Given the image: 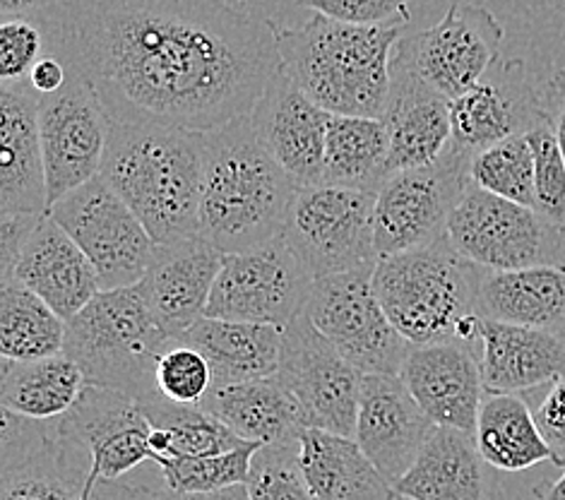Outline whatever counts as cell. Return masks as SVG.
I'll return each instance as SVG.
<instances>
[{
	"label": "cell",
	"instance_id": "4",
	"mask_svg": "<svg viewBox=\"0 0 565 500\" xmlns=\"http://www.w3.org/2000/svg\"><path fill=\"white\" fill-rule=\"evenodd\" d=\"M402 26L347 24L313 12L299 26H277L285 75L320 109L338 116L383 118L390 65Z\"/></svg>",
	"mask_w": 565,
	"mask_h": 500
},
{
	"label": "cell",
	"instance_id": "1",
	"mask_svg": "<svg viewBox=\"0 0 565 500\" xmlns=\"http://www.w3.org/2000/svg\"><path fill=\"white\" fill-rule=\"evenodd\" d=\"M34 22L126 124L207 132L248 116L285 73L275 22L228 0H61Z\"/></svg>",
	"mask_w": 565,
	"mask_h": 500
},
{
	"label": "cell",
	"instance_id": "43",
	"mask_svg": "<svg viewBox=\"0 0 565 500\" xmlns=\"http://www.w3.org/2000/svg\"><path fill=\"white\" fill-rule=\"evenodd\" d=\"M414 0H301L320 15L361 26H402L412 20Z\"/></svg>",
	"mask_w": 565,
	"mask_h": 500
},
{
	"label": "cell",
	"instance_id": "20",
	"mask_svg": "<svg viewBox=\"0 0 565 500\" xmlns=\"http://www.w3.org/2000/svg\"><path fill=\"white\" fill-rule=\"evenodd\" d=\"M399 377L438 426L477 434L487 397L479 347L467 342L412 344Z\"/></svg>",
	"mask_w": 565,
	"mask_h": 500
},
{
	"label": "cell",
	"instance_id": "14",
	"mask_svg": "<svg viewBox=\"0 0 565 500\" xmlns=\"http://www.w3.org/2000/svg\"><path fill=\"white\" fill-rule=\"evenodd\" d=\"M277 377L299 402L308 428L354 438L363 373L313 326L306 310L281 328Z\"/></svg>",
	"mask_w": 565,
	"mask_h": 500
},
{
	"label": "cell",
	"instance_id": "49",
	"mask_svg": "<svg viewBox=\"0 0 565 500\" xmlns=\"http://www.w3.org/2000/svg\"><path fill=\"white\" fill-rule=\"evenodd\" d=\"M164 493V500H250L246 483L232 486V489H222V491H212V493H177L169 489H161Z\"/></svg>",
	"mask_w": 565,
	"mask_h": 500
},
{
	"label": "cell",
	"instance_id": "15",
	"mask_svg": "<svg viewBox=\"0 0 565 500\" xmlns=\"http://www.w3.org/2000/svg\"><path fill=\"white\" fill-rule=\"evenodd\" d=\"M39 128L51 210L102 173L111 116L85 79L71 73L58 92L39 97Z\"/></svg>",
	"mask_w": 565,
	"mask_h": 500
},
{
	"label": "cell",
	"instance_id": "26",
	"mask_svg": "<svg viewBox=\"0 0 565 500\" xmlns=\"http://www.w3.org/2000/svg\"><path fill=\"white\" fill-rule=\"evenodd\" d=\"M481 375L487 392L518 395L565 377V332L481 320Z\"/></svg>",
	"mask_w": 565,
	"mask_h": 500
},
{
	"label": "cell",
	"instance_id": "38",
	"mask_svg": "<svg viewBox=\"0 0 565 500\" xmlns=\"http://www.w3.org/2000/svg\"><path fill=\"white\" fill-rule=\"evenodd\" d=\"M263 443H246L236 450L205 457H173L157 462L164 489L177 493H212L246 483L250 462Z\"/></svg>",
	"mask_w": 565,
	"mask_h": 500
},
{
	"label": "cell",
	"instance_id": "35",
	"mask_svg": "<svg viewBox=\"0 0 565 500\" xmlns=\"http://www.w3.org/2000/svg\"><path fill=\"white\" fill-rule=\"evenodd\" d=\"M147 422L152 426L150 450L152 462H164L173 457H205L236 450L244 440L232 428L224 426L217 416L193 404H177L161 392L140 402Z\"/></svg>",
	"mask_w": 565,
	"mask_h": 500
},
{
	"label": "cell",
	"instance_id": "40",
	"mask_svg": "<svg viewBox=\"0 0 565 500\" xmlns=\"http://www.w3.org/2000/svg\"><path fill=\"white\" fill-rule=\"evenodd\" d=\"M527 140L534 152V210L565 226V157L551 114L544 124L527 132Z\"/></svg>",
	"mask_w": 565,
	"mask_h": 500
},
{
	"label": "cell",
	"instance_id": "29",
	"mask_svg": "<svg viewBox=\"0 0 565 500\" xmlns=\"http://www.w3.org/2000/svg\"><path fill=\"white\" fill-rule=\"evenodd\" d=\"M479 316L565 332V267L483 269Z\"/></svg>",
	"mask_w": 565,
	"mask_h": 500
},
{
	"label": "cell",
	"instance_id": "28",
	"mask_svg": "<svg viewBox=\"0 0 565 500\" xmlns=\"http://www.w3.org/2000/svg\"><path fill=\"white\" fill-rule=\"evenodd\" d=\"M299 462L316 500H395L397 493L354 438L303 428Z\"/></svg>",
	"mask_w": 565,
	"mask_h": 500
},
{
	"label": "cell",
	"instance_id": "6",
	"mask_svg": "<svg viewBox=\"0 0 565 500\" xmlns=\"http://www.w3.org/2000/svg\"><path fill=\"white\" fill-rule=\"evenodd\" d=\"M171 342L138 281L102 289L68 320L63 354L77 363L87 385L120 390L140 404L159 392L157 361Z\"/></svg>",
	"mask_w": 565,
	"mask_h": 500
},
{
	"label": "cell",
	"instance_id": "27",
	"mask_svg": "<svg viewBox=\"0 0 565 500\" xmlns=\"http://www.w3.org/2000/svg\"><path fill=\"white\" fill-rule=\"evenodd\" d=\"M200 407L250 443H294L308 428L299 402L277 375L212 385Z\"/></svg>",
	"mask_w": 565,
	"mask_h": 500
},
{
	"label": "cell",
	"instance_id": "24",
	"mask_svg": "<svg viewBox=\"0 0 565 500\" xmlns=\"http://www.w3.org/2000/svg\"><path fill=\"white\" fill-rule=\"evenodd\" d=\"M222 260L224 253L200 236L157 246L154 260L140 279V287L169 340H179L205 318Z\"/></svg>",
	"mask_w": 565,
	"mask_h": 500
},
{
	"label": "cell",
	"instance_id": "21",
	"mask_svg": "<svg viewBox=\"0 0 565 500\" xmlns=\"http://www.w3.org/2000/svg\"><path fill=\"white\" fill-rule=\"evenodd\" d=\"M383 120L390 132L387 175L434 164L452 142L450 102L416 73L399 46H395L390 65V97Z\"/></svg>",
	"mask_w": 565,
	"mask_h": 500
},
{
	"label": "cell",
	"instance_id": "18",
	"mask_svg": "<svg viewBox=\"0 0 565 500\" xmlns=\"http://www.w3.org/2000/svg\"><path fill=\"white\" fill-rule=\"evenodd\" d=\"M56 422L89 455L99 479L118 481L152 459V426L140 404L120 390L85 385L75 407Z\"/></svg>",
	"mask_w": 565,
	"mask_h": 500
},
{
	"label": "cell",
	"instance_id": "37",
	"mask_svg": "<svg viewBox=\"0 0 565 500\" xmlns=\"http://www.w3.org/2000/svg\"><path fill=\"white\" fill-rule=\"evenodd\" d=\"M469 179L491 195L534 208V152L527 135H513L477 152L469 164Z\"/></svg>",
	"mask_w": 565,
	"mask_h": 500
},
{
	"label": "cell",
	"instance_id": "33",
	"mask_svg": "<svg viewBox=\"0 0 565 500\" xmlns=\"http://www.w3.org/2000/svg\"><path fill=\"white\" fill-rule=\"evenodd\" d=\"M85 385L83 371L65 354L36 361L3 359L0 404L18 416L51 422L75 407Z\"/></svg>",
	"mask_w": 565,
	"mask_h": 500
},
{
	"label": "cell",
	"instance_id": "7",
	"mask_svg": "<svg viewBox=\"0 0 565 500\" xmlns=\"http://www.w3.org/2000/svg\"><path fill=\"white\" fill-rule=\"evenodd\" d=\"M446 236L455 251L483 269L565 267V226L469 183Z\"/></svg>",
	"mask_w": 565,
	"mask_h": 500
},
{
	"label": "cell",
	"instance_id": "17",
	"mask_svg": "<svg viewBox=\"0 0 565 500\" xmlns=\"http://www.w3.org/2000/svg\"><path fill=\"white\" fill-rule=\"evenodd\" d=\"M548 118L522 58H498L481 83L450 102L452 147L475 157L487 147L527 135Z\"/></svg>",
	"mask_w": 565,
	"mask_h": 500
},
{
	"label": "cell",
	"instance_id": "45",
	"mask_svg": "<svg viewBox=\"0 0 565 500\" xmlns=\"http://www.w3.org/2000/svg\"><path fill=\"white\" fill-rule=\"evenodd\" d=\"M534 416L546 443L554 448L563 467L565 465V377H561V381H556L548 387V392L540 402V407L534 409Z\"/></svg>",
	"mask_w": 565,
	"mask_h": 500
},
{
	"label": "cell",
	"instance_id": "19",
	"mask_svg": "<svg viewBox=\"0 0 565 500\" xmlns=\"http://www.w3.org/2000/svg\"><path fill=\"white\" fill-rule=\"evenodd\" d=\"M436 428L399 375H363L354 440L393 489Z\"/></svg>",
	"mask_w": 565,
	"mask_h": 500
},
{
	"label": "cell",
	"instance_id": "12",
	"mask_svg": "<svg viewBox=\"0 0 565 500\" xmlns=\"http://www.w3.org/2000/svg\"><path fill=\"white\" fill-rule=\"evenodd\" d=\"M472 157L448 147L422 169L390 173L375 193V251L379 258L426 246L446 236L448 220L465 195Z\"/></svg>",
	"mask_w": 565,
	"mask_h": 500
},
{
	"label": "cell",
	"instance_id": "2",
	"mask_svg": "<svg viewBox=\"0 0 565 500\" xmlns=\"http://www.w3.org/2000/svg\"><path fill=\"white\" fill-rule=\"evenodd\" d=\"M299 191L265 150L250 114L203 132L200 238L214 248L241 253L281 236Z\"/></svg>",
	"mask_w": 565,
	"mask_h": 500
},
{
	"label": "cell",
	"instance_id": "39",
	"mask_svg": "<svg viewBox=\"0 0 565 500\" xmlns=\"http://www.w3.org/2000/svg\"><path fill=\"white\" fill-rule=\"evenodd\" d=\"M250 500H316L299 462V440L263 445L246 479Z\"/></svg>",
	"mask_w": 565,
	"mask_h": 500
},
{
	"label": "cell",
	"instance_id": "30",
	"mask_svg": "<svg viewBox=\"0 0 565 500\" xmlns=\"http://www.w3.org/2000/svg\"><path fill=\"white\" fill-rule=\"evenodd\" d=\"M179 342L200 351L210 363L214 385L270 377L279 371L281 328L203 318L179 337Z\"/></svg>",
	"mask_w": 565,
	"mask_h": 500
},
{
	"label": "cell",
	"instance_id": "32",
	"mask_svg": "<svg viewBox=\"0 0 565 500\" xmlns=\"http://www.w3.org/2000/svg\"><path fill=\"white\" fill-rule=\"evenodd\" d=\"M475 440L483 462L501 471H522L542 462L561 467V459L546 443L530 404L518 395L487 392Z\"/></svg>",
	"mask_w": 565,
	"mask_h": 500
},
{
	"label": "cell",
	"instance_id": "47",
	"mask_svg": "<svg viewBox=\"0 0 565 500\" xmlns=\"http://www.w3.org/2000/svg\"><path fill=\"white\" fill-rule=\"evenodd\" d=\"M546 109L551 114V120H554V130L558 145L565 157V67L554 75V79L548 83L546 97H544Z\"/></svg>",
	"mask_w": 565,
	"mask_h": 500
},
{
	"label": "cell",
	"instance_id": "51",
	"mask_svg": "<svg viewBox=\"0 0 565 500\" xmlns=\"http://www.w3.org/2000/svg\"><path fill=\"white\" fill-rule=\"evenodd\" d=\"M558 8L563 10V15H565V0H558Z\"/></svg>",
	"mask_w": 565,
	"mask_h": 500
},
{
	"label": "cell",
	"instance_id": "36",
	"mask_svg": "<svg viewBox=\"0 0 565 500\" xmlns=\"http://www.w3.org/2000/svg\"><path fill=\"white\" fill-rule=\"evenodd\" d=\"M68 320L20 281L0 284V354L6 361H36L63 354Z\"/></svg>",
	"mask_w": 565,
	"mask_h": 500
},
{
	"label": "cell",
	"instance_id": "41",
	"mask_svg": "<svg viewBox=\"0 0 565 500\" xmlns=\"http://www.w3.org/2000/svg\"><path fill=\"white\" fill-rule=\"evenodd\" d=\"M154 381L161 395L177 404L200 407L214 385L207 359L179 340H173L157 361Z\"/></svg>",
	"mask_w": 565,
	"mask_h": 500
},
{
	"label": "cell",
	"instance_id": "10",
	"mask_svg": "<svg viewBox=\"0 0 565 500\" xmlns=\"http://www.w3.org/2000/svg\"><path fill=\"white\" fill-rule=\"evenodd\" d=\"M313 281L281 236L248 251L224 253L205 316L285 328L306 310Z\"/></svg>",
	"mask_w": 565,
	"mask_h": 500
},
{
	"label": "cell",
	"instance_id": "52",
	"mask_svg": "<svg viewBox=\"0 0 565 500\" xmlns=\"http://www.w3.org/2000/svg\"><path fill=\"white\" fill-rule=\"evenodd\" d=\"M236 3H248V0H236Z\"/></svg>",
	"mask_w": 565,
	"mask_h": 500
},
{
	"label": "cell",
	"instance_id": "9",
	"mask_svg": "<svg viewBox=\"0 0 565 500\" xmlns=\"http://www.w3.org/2000/svg\"><path fill=\"white\" fill-rule=\"evenodd\" d=\"M373 269L369 265L316 279L306 313L363 375H399L412 344L375 296Z\"/></svg>",
	"mask_w": 565,
	"mask_h": 500
},
{
	"label": "cell",
	"instance_id": "11",
	"mask_svg": "<svg viewBox=\"0 0 565 500\" xmlns=\"http://www.w3.org/2000/svg\"><path fill=\"white\" fill-rule=\"evenodd\" d=\"M49 214L87 255L102 289L132 287L154 260V238L102 175L58 200Z\"/></svg>",
	"mask_w": 565,
	"mask_h": 500
},
{
	"label": "cell",
	"instance_id": "25",
	"mask_svg": "<svg viewBox=\"0 0 565 500\" xmlns=\"http://www.w3.org/2000/svg\"><path fill=\"white\" fill-rule=\"evenodd\" d=\"M12 279L42 296L63 320H73L102 291L97 269L49 212L26 238Z\"/></svg>",
	"mask_w": 565,
	"mask_h": 500
},
{
	"label": "cell",
	"instance_id": "22",
	"mask_svg": "<svg viewBox=\"0 0 565 500\" xmlns=\"http://www.w3.org/2000/svg\"><path fill=\"white\" fill-rule=\"evenodd\" d=\"M265 150L299 188L322 183L330 114L320 109L281 73L250 111Z\"/></svg>",
	"mask_w": 565,
	"mask_h": 500
},
{
	"label": "cell",
	"instance_id": "23",
	"mask_svg": "<svg viewBox=\"0 0 565 500\" xmlns=\"http://www.w3.org/2000/svg\"><path fill=\"white\" fill-rule=\"evenodd\" d=\"M49 188L39 94L30 85L3 83L0 87V214H46Z\"/></svg>",
	"mask_w": 565,
	"mask_h": 500
},
{
	"label": "cell",
	"instance_id": "46",
	"mask_svg": "<svg viewBox=\"0 0 565 500\" xmlns=\"http://www.w3.org/2000/svg\"><path fill=\"white\" fill-rule=\"evenodd\" d=\"M68 77H71L68 65H65L58 56H53V53H44V56L39 58V63L32 67L30 85L34 87L39 97H44V94L58 92L65 83H68Z\"/></svg>",
	"mask_w": 565,
	"mask_h": 500
},
{
	"label": "cell",
	"instance_id": "31",
	"mask_svg": "<svg viewBox=\"0 0 565 500\" xmlns=\"http://www.w3.org/2000/svg\"><path fill=\"white\" fill-rule=\"evenodd\" d=\"M481 462L475 436L438 426L395 493L405 500H487Z\"/></svg>",
	"mask_w": 565,
	"mask_h": 500
},
{
	"label": "cell",
	"instance_id": "5",
	"mask_svg": "<svg viewBox=\"0 0 565 500\" xmlns=\"http://www.w3.org/2000/svg\"><path fill=\"white\" fill-rule=\"evenodd\" d=\"M483 267L455 251L448 236L381 258L373 289L409 344H481L479 284Z\"/></svg>",
	"mask_w": 565,
	"mask_h": 500
},
{
	"label": "cell",
	"instance_id": "3",
	"mask_svg": "<svg viewBox=\"0 0 565 500\" xmlns=\"http://www.w3.org/2000/svg\"><path fill=\"white\" fill-rule=\"evenodd\" d=\"M99 175L138 214L157 246L200 236L203 132L111 118Z\"/></svg>",
	"mask_w": 565,
	"mask_h": 500
},
{
	"label": "cell",
	"instance_id": "34",
	"mask_svg": "<svg viewBox=\"0 0 565 500\" xmlns=\"http://www.w3.org/2000/svg\"><path fill=\"white\" fill-rule=\"evenodd\" d=\"M390 132L383 118L330 114L320 185L379 193L387 179Z\"/></svg>",
	"mask_w": 565,
	"mask_h": 500
},
{
	"label": "cell",
	"instance_id": "44",
	"mask_svg": "<svg viewBox=\"0 0 565 500\" xmlns=\"http://www.w3.org/2000/svg\"><path fill=\"white\" fill-rule=\"evenodd\" d=\"M42 217L44 214H8L0 222V284L12 279L24 243Z\"/></svg>",
	"mask_w": 565,
	"mask_h": 500
},
{
	"label": "cell",
	"instance_id": "42",
	"mask_svg": "<svg viewBox=\"0 0 565 500\" xmlns=\"http://www.w3.org/2000/svg\"><path fill=\"white\" fill-rule=\"evenodd\" d=\"M46 53L42 26L32 20H6L0 24V77L3 83L30 79L32 67Z\"/></svg>",
	"mask_w": 565,
	"mask_h": 500
},
{
	"label": "cell",
	"instance_id": "50",
	"mask_svg": "<svg viewBox=\"0 0 565 500\" xmlns=\"http://www.w3.org/2000/svg\"><path fill=\"white\" fill-rule=\"evenodd\" d=\"M542 500H565V469L563 475L542 493Z\"/></svg>",
	"mask_w": 565,
	"mask_h": 500
},
{
	"label": "cell",
	"instance_id": "13",
	"mask_svg": "<svg viewBox=\"0 0 565 500\" xmlns=\"http://www.w3.org/2000/svg\"><path fill=\"white\" fill-rule=\"evenodd\" d=\"M89 455L56 418L34 422L3 409L0 500H94Z\"/></svg>",
	"mask_w": 565,
	"mask_h": 500
},
{
	"label": "cell",
	"instance_id": "53",
	"mask_svg": "<svg viewBox=\"0 0 565 500\" xmlns=\"http://www.w3.org/2000/svg\"><path fill=\"white\" fill-rule=\"evenodd\" d=\"M395 500H399V496H397V498H395Z\"/></svg>",
	"mask_w": 565,
	"mask_h": 500
},
{
	"label": "cell",
	"instance_id": "8",
	"mask_svg": "<svg viewBox=\"0 0 565 500\" xmlns=\"http://www.w3.org/2000/svg\"><path fill=\"white\" fill-rule=\"evenodd\" d=\"M281 238L313 279L379 265L375 193L340 185L301 188Z\"/></svg>",
	"mask_w": 565,
	"mask_h": 500
},
{
	"label": "cell",
	"instance_id": "48",
	"mask_svg": "<svg viewBox=\"0 0 565 500\" xmlns=\"http://www.w3.org/2000/svg\"><path fill=\"white\" fill-rule=\"evenodd\" d=\"M61 0H0V12L6 20H39L58 6Z\"/></svg>",
	"mask_w": 565,
	"mask_h": 500
},
{
	"label": "cell",
	"instance_id": "16",
	"mask_svg": "<svg viewBox=\"0 0 565 500\" xmlns=\"http://www.w3.org/2000/svg\"><path fill=\"white\" fill-rule=\"evenodd\" d=\"M501 44L503 26L493 12L472 0H455L440 22L405 34L397 46L407 53L416 73L452 102L481 83L501 58Z\"/></svg>",
	"mask_w": 565,
	"mask_h": 500
}]
</instances>
